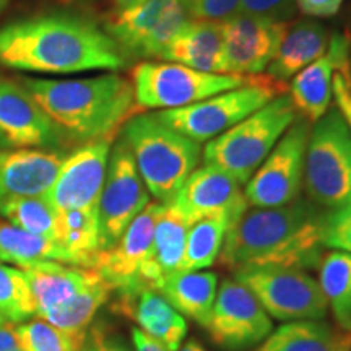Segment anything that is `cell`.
<instances>
[{
  "label": "cell",
  "mask_w": 351,
  "mask_h": 351,
  "mask_svg": "<svg viewBox=\"0 0 351 351\" xmlns=\"http://www.w3.org/2000/svg\"><path fill=\"white\" fill-rule=\"evenodd\" d=\"M122 137L129 143L148 192L160 204H169L199 166L200 143L169 129L155 114L132 116Z\"/></svg>",
  "instance_id": "obj_4"
},
{
  "label": "cell",
  "mask_w": 351,
  "mask_h": 351,
  "mask_svg": "<svg viewBox=\"0 0 351 351\" xmlns=\"http://www.w3.org/2000/svg\"><path fill=\"white\" fill-rule=\"evenodd\" d=\"M62 163L64 155L59 150H0V202L46 197Z\"/></svg>",
  "instance_id": "obj_19"
},
{
  "label": "cell",
  "mask_w": 351,
  "mask_h": 351,
  "mask_svg": "<svg viewBox=\"0 0 351 351\" xmlns=\"http://www.w3.org/2000/svg\"><path fill=\"white\" fill-rule=\"evenodd\" d=\"M160 59L207 73H226L223 23L189 20Z\"/></svg>",
  "instance_id": "obj_22"
},
{
  "label": "cell",
  "mask_w": 351,
  "mask_h": 351,
  "mask_svg": "<svg viewBox=\"0 0 351 351\" xmlns=\"http://www.w3.org/2000/svg\"><path fill=\"white\" fill-rule=\"evenodd\" d=\"M238 221L230 213L202 218L189 226L181 270H204L218 261L226 232Z\"/></svg>",
  "instance_id": "obj_30"
},
{
  "label": "cell",
  "mask_w": 351,
  "mask_h": 351,
  "mask_svg": "<svg viewBox=\"0 0 351 351\" xmlns=\"http://www.w3.org/2000/svg\"><path fill=\"white\" fill-rule=\"evenodd\" d=\"M326 26L315 20L302 19L288 26L280 49L269 67L267 75L276 82H287L302 69L322 57L328 49Z\"/></svg>",
  "instance_id": "obj_24"
},
{
  "label": "cell",
  "mask_w": 351,
  "mask_h": 351,
  "mask_svg": "<svg viewBox=\"0 0 351 351\" xmlns=\"http://www.w3.org/2000/svg\"><path fill=\"white\" fill-rule=\"evenodd\" d=\"M116 138L82 143L75 152L64 158L54 186L46 195L57 212L78 208L98 210L109 155Z\"/></svg>",
  "instance_id": "obj_16"
},
{
  "label": "cell",
  "mask_w": 351,
  "mask_h": 351,
  "mask_svg": "<svg viewBox=\"0 0 351 351\" xmlns=\"http://www.w3.org/2000/svg\"><path fill=\"white\" fill-rule=\"evenodd\" d=\"M239 13L287 21L296 13V0H241Z\"/></svg>",
  "instance_id": "obj_38"
},
{
  "label": "cell",
  "mask_w": 351,
  "mask_h": 351,
  "mask_svg": "<svg viewBox=\"0 0 351 351\" xmlns=\"http://www.w3.org/2000/svg\"><path fill=\"white\" fill-rule=\"evenodd\" d=\"M333 96L341 116L351 130V67L350 62L339 69L333 75Z\"/></svg>",
  "instance_id": "obj_39"
},
{
  "label": "cell",
  "mask_w": 351,
  "mask_h": 351,
  "mask_svg": "<svg viewBox=\"0 0 351 351\" xmlns=\"http://www.w3.org/2000/svg\"><path fill=\"white\" fill-rule=\"evenodd\" d=\"M2 322H8V320H7V319H3L2 315H0V324H2Z\"/></svg>",
  "instance_id": "obj_47"
},
{
  "label": "cell",
  "mask_w": 351,
  "mask_h": 351,
  "mask_svg": "<svg viewBox=\"0 0 351 351\" xmlns=\"http://www.w3.org/2000/svg\"><path fill=\"white\" fill-rule=\"evenodd\" d=\"M156 291H160L179 314L207 328L217 300L218 276L205 270H179L165 276Z\"/></svg>",
  "instance_id": "obj_25"
},
{
  "label": "cell",
  "mask_w": 351,
  "mask_h": 351,
  "mask_svg": "<svg viewBox=\"0 0 351 351\" xmlns=\"http://www.w3.org/2000/svg\"><path fill=\"white\" fill-rule=\"evenodd\" d=\"M83 351H130L121 337L112 335L103 327L96 326L86 333Z\"/></svg>",
  "instance_id": "obj_40"
},
{
  "label": "cell",
  "mask_w": 351,
  "mask_h": 351,
  "mask_svg": "<svg viewBox=\"0 0 351 351\" xmlns=\"http://www.w3.org/2000/svg\"><path fill=\"white\" fill-rule=\"evenodd\" d=\"M165 204L150 202L114 247L99 251L93 270L112 288V293H134L142 288L156 289L161 282L153 263L155 226Z\"/></svg>",
  "instance_id": "obj_10"
},
{
  "label": "cell",
  "mask_w": 351,
  "mask_h": 351,
  "mask_svg": "<svg viewBox=\"0 0 351 351\" xmlns=\"http://www.w3.org/2000/svg\"><path fill=\"white\" fill-rule=\"evenodd\" d=\"M57 243L69 256L73 265L93 269L99 254V219L98 210H64L59 212Z\"/></svg>",
  "instance_id": "obj_28"
},
{
  "label": "cell",
  "mask_w": 351,
  "mask_h": 351,
  "mask_svg": "<svg viewBox=\"0 0 351 351\" xmlns=\"http://www.w3.org/2000/svg\"><path fill=\"white\" fill-rule=\"evenodd\" d=\"M21 270L32 288L36 317H44L51 311L64 306L99 276L93 269L54 261L29 263Z\"/></svg>",
  "instance_id": "obj_23"
},
{
  "label": "cell",
  "mask_w": 351,
  "mask_h": 351,
  "mask_svg": "<svg viewBox=\"0 0 351 351\" xmlns=\"http://www.w3.org/2000/svg\"><path fill=\"white\" fill-rule=\"evenodd\" d=\"M65 140L23 86L0 75V150H59Z\"/></svg>",
  "instance_id": "obj_15"
},
{
  "label": "cell",
  "mask_w": 351,
  "mask_h": 351,
  "mask_svg": "<svg viewBox=\"0 0 351 351\" xmlns=\"http://www.w3.org/2000/svg\"><path fill=\"white\" fill-rule=\"evenodd\" d=\"M343 0H296V8L307 16L315 19H328L337 15Z\"/></svg>",
  "instance_id": "obj_41"
},
{
  "label": "cell",
  "mask_w": 351,
  "mask_h": 351,
  "mask_svg": "<svg viewBox=\"0 0 351 351\" xmlns=\"http://www.w3.org/2000/svg\"><path fill=\"white\" fill-rule=\"evenodd\" d=\"M302 184L307 197L327 212L351 205V130L339 109L311 129Z\"/></svg>",
  "instance_id": "obj_6"
},
{
  "label": "cell",
  "mask_w": 351,
  "mask_h": 351,
  "mask_svg": "<svg viewBox=\"0 0 351 351\" xmlns=\"http://www.w3.org/2000/svg\"><path fill=\"white\" fill-rule=\"evenodd\" d=\"M252 351H351V332L324 320H291L271 330Z\"/></svg>",
  "instance_id": "obj_26"
},
{
  "label": "cell",
  "mask_w": 351,
  "mask_h": 351,
  "mask_svg": "<svg viewBox=\"0 0 351 351\" xmlns=\"http://www.w3.org/2000/svg\"><path fill=\"white\" fill-rule=\"evenodd\" d=\"M234 73H207L179 64L140 62L132 70L138 109H178L234 90L256 78Z\"/></svg>",
  "instance_id": "obj_8"
},
{
  "label": "cell",
  "mask_w": 351,
  "mask_h": 351,
  "mask_svg": "<svg viewBox=\"0 0 351 351\" xmlns=\"http://www.w3.org/2000/svg\"><path fill=\"white\" fill-rule=\"evenodd\" d=\"M348 62L350 41L341 34H333L326 54L293 77L289 98L304 119L315 122L327 112L333 95V75Z\"/></svg>",
  "instance_id": "obj_20"
},
{
  "label": "cell",
  "mask_w": 351,
  "mask_h": 351,
  "mask_svg": "<svg viewBox=\"0 0 351 351\" xmlns=\"http://www.w3.org/2000/svg\"><path fill=\"white\" fill-rule=\"evenodd\" d=\"M319 285L341 330L351 332V254L324 252L319 262Z\"/></svg>",
  "instance_id": "obj_31"
},
{
  "label": "cell",
  "mask_w": 351,
  "mask_h": 351,
  "mask_svg": "<svg viewBox=\"0 0 351 351\" xmlns=\"http://www.w3.org/2000/svg\"><path fill=\"white\" fill-rule=\"evenodd\" d=\"M187 21L182 0H142L111 13L104 32L119 46L122 54L160 59Z\"/></svg>",
  "instance_id": "obj_11"
},
{
  "label": "cell",
  "mask_w": 351,
  "mask_h": 351,
  "mask_svg": "<svg viewBox=\"0 0 351 351\" xmlns=\"http://www.w3.org/2000/svg\"><path fill=\"white\" fill-rule=\"evenodd\" d=\"M189 226L191 223L173 205H163L153 238V263L161 275V280L181 270Z\"/></svg>",
  "instance_id": "obj_32"
},
{
  "label": "cell",
  "mask_w": 351,
  "mask_h": 351,
  "mask_svg": "<svg viewBox=\"0 0 351 351\" xmlns=\"http://www.w3.org/2000/svg\"><path fill=\"white\" fill-rule=\"evenodd\" d=\"M15 332L23 351H83L85 345L83 339L70 335L39 317L15 326Z\"/></svg>",
  "instance_id": "obj_35"
},
{
  "label": "cell",
  "mask_w": 351,
  "mask_h": 351,
  "mask_svg": "<svg viewBox=\"0 0 351 351\" xmlns=\"http://www.w3.org/2000/svg\"><path fill=\"white\" fill-rule=\"evenodd\" d=\"M288 23L236 13L223 21L226 73L254 77L269 67L280 49Z\"/></svg>",
  "instance_id": "obj_17"
},
{
  "label": "cell",
  "mask_w": 351,
  "mask_h": 351,
  "mask_svg": "<svg viewBox=\"0 0 351 351\" xmlns=\"http://www.w3.org/2000/svg\"><path fill=\"white\" fill-rule=\"evenodd\" d=\"M124 65L125 56L104 28L75 13H43L0 26V67L78 73Z\"/></svg>",
  "instance_id": "obj_1"
},
{
  "label": "cell",
  "mask_w": 351,
  "mask_h": 351,
  "mask_svg": "<svg viewBox=\"0 0 351 351\" xmlns=\"http://www.w3.org/2000/svg\"><path fill=\"white\" fill-rule=\"evenodd\" d=\"M19 82L72 142L116 138L119 127L138 112L134 85L117 73L78 80L20 77Z\"/></svg>",
  "instance_id": "obj_3"
},
{
  "label": "cell",
  "mask_w": 351,
  "mask_h": 351,
  "mask_svg": "<svg viewBox=\"0 0 351 351\" xmlns=\"http://www.w3.org/2000/svg\"><path fill=\"white\" fill-rule=\"evenodd\" d=\"M8 2H10V0H0V13H2L3 8L8 5Z\"/></svg>",
  "instance_id": "obj_46"
},
{
  "label": "cell",
  "mask_w": 351,
  "mask_h": 351,
  "mask_svg": "<svg viewBox=\"0 0 351 351\" xmlns=\"http://www.w3.org/2000/svg\"><path fill=\"white\" fill-rule=\"evenodd\" d=\"M287 85L270 77H256L245 85L212 98L178 109L156 112L158 121L197 143L213 140L239 124L276 96L285 95Z\"/></svg>",
  "instance_id": "obj_7"
},
{
  "label": "cell",
  "mask_w": 351,
  "mask_h": 351,
  "mask_svg": "<svg viewBox=\"0 0 351 351\" xmlns=\"http://www.w3.org/2000/svg\"><path fill=\"white\" fill-rule=\"evenodd\" d=\"M232 278L249 288L271 319L322 320L327 315V300L307 270L287 267H247L232 271Z\"/></svg>",
  "instance_id": "obj_9"
},
{
  "label": "cell",
  "mask_w": 351,
  "mask_h": 351,
  "mask_svg": "<svg viewBox=\"0 0 351 351\" xmlns=\"http://www.w3.org/2000/svg\"><path fill=\"white\" fill-rule=\"evenodd\" d=\"M132 340H134L135 351H169L161 341L153 339L138 327L132 328Z\"/></svg>",
  "instance_id": "obj_42"
},
{
  "label": "cell",
  "mask_w": 351,
  "mask_h": 351,
  "mask_svg": "<svg viewBox=\"0 0 351 351\" xmlns=\"http://www.w3.org/2000/svg\"><path fill=\"white\" fill-rule=\"evenodd\" d=\"M0 351H23L16 337L15 326L10 322L0 324Z\"/></svg>",
  "instance_id": "obj_43"
},
{
  "label": "cell",
  "mask_w": 351,
  "mask_h": 351,
  "mask_svg": "<svg viewBox=\"0 0 351 351\" xmlns=\"http://www.w3.org/2000/svg\"><path fill=\"white\" fill-rule=\"evenodd\" d=\"M169 204L191 225L218 213H230L239 219L249 208L241 184L213 165H204L192 171Z\"/></svg>",
  "instance_id": "obj_18"
},
{
  "label": "cell",
  "mask_w": 351,
  "mask_h": 351,
  "mask_svg": "<svg viewBox=\"0 0 351 351\" xmlns=\"http://www.w3.org/2000/svg\"><path fill=\"white\" fill-rule=\"evenodd\" d=\"M350 67H351V46H350Z\"/></svg>",
  "instance_id": "obj_48"
},
{
  "label": "cell",
  "mask_w": 351,
  "mask_h": 351,
  "mask_svg": "<svg viewBox=\"0 0 351 351\" xmlns=\"http://www.w3.org/2000/svg\"><path fill=\"white\" fill-rule=\"evenodd\" d=\"M150 204V192L140 176L125 138L114 140L108 173L99 197V249L114 247L127 226Z\"/></svg>",
  "instance_id": "obj_12"
},
{
  "label": "cell",
  "mask_w": 351,
  "mask_h": 351,
  "mask_svg": "<svg viewBox=\"0 0 351 351\" xmlns=\"http://www.w3.org/2000/svg\"><path fill=\"white\" fill-rule=\"evenodd\" d=\"M207 330L219 348L244 351L265 340L274 324L251 289L238 280L225 278L218 285Z\"/></svg>",
  "instance_id": "obj_14"
},
{
  "label": "cell",
  "mask_w": 351,
  "mask_h": 351,
  "mask_svg": "<svg viewBox=\"0 0 351 351\" xmlns=\"http://www.w3.org/2000/svg\"><path fill=\"white\" fill-rule=\"evenodd\" d=\"M176 351H205V348L199 343V341L189 340L184 345L179 346V348L176 350Z\"/></svg>",
  "instance_id": "obj_44"
},
{
  "label": "cell",
  "mask_w": 351,
  "mask_h": 351,
  "mask_svg": "<svg viewBox=\"0 0 351 351\" xmlns=\"http://www.w3.org/2000/svg\"><path fill=\"white\" fill-rule=\"evenodd\" d=\"M0 315L13 326L36 317V304L25 271L0 262Z\"/></svg>",
  "instance_id": "obj_34"
},
{
  "label": "cell",
  "mask_w": 351,
  "mask_h": 351,
  "mask_svg": "<svg viewBox=\"0 0 351 351\" xmlns=\"http://www.w3.org/2000/svg\"><path fill=\"white\" fill-rule=\"evenodd\" d=\"M46 261L73 265L72 257L56 239L33 234L0 218V262L23 269L29 263Z\"/></svg>",
  "instance_id": "obj_27"
},
{
  "label": "cell",
  "mask_w": 351,
  "mask_h": 351,
  "mask_svg": "<svg viewBox=\"0 0 351 351\" xmlns=\"http://www.w3.org/2000/svg\"><path fill=\"white\" fill-rule=\"evenodd\" d=\"M0 218L33 234L57 241L59 212L47 197H23L0 202Z\"/></svg>",
  "instance_id": "obj_33"
},
{
  "label": "cell",
  "mask_w": 351,
  "mask_h": 351,
  "mask_svg": "<svg viewBox=\"0 0 351 351\" xmlns=\"http://www.w3.org/2000/svg\"><path fill=\"white\" fill-rule=\"evenodd\" d=\"M189 20L223 23L239 13L241 0H182Z\"/></svg>",
  "instance_id": "obj_37"
},
{
  "label": "cell",
  "mask_w": 351,
  "mask_h": 351,
  "mask_svg": "<svg viewBox=\"0 0 351 351\" xmlns=\"http://www.w3.org/2000/svg\"><path fill=\"white\" fill-rule=\"evenodd\" d=\"M322 217L298 199L283 207L247 208L226 232L218 261L232 271L247 267L311 270L324 256Z\"/></svg>",
  "instance_id": "obj_2"
},
{
  "label": "cell",
  "mask_w": 351,
  "mask_h": 351,
  "mask_svg": "<svg viewBox=\"0 0 351 351\" xmlns=\"http://www.w3.org/2000/svg\"><path fill=\"white\" fill-rule=\"evenodd\" d=\"M111 295L112 288L101 276H98L95 282L86 285L69 302L39 319L46 320V322L70 333V335L85 340L96 313L106 304Z\"/></svg>",
  "instance_id": "obj_29"
},
{
  "label": "cell",
  "mask_w": 351,
  "mask_h": 351,
  "mask_svg": "<svg viewBox=\"0 0 351 351\" xmlns=\"http://www.w3.org/2000/svg\"><path fill=\"white\" fill-rule=\"evenodd\" d=\"M112 2L116 3L117 8H127V7L135 5V3L142 2V0H112Z\"/></svg>",
  "instance_id": "obj_45"
},
{
  "label": "cell",
  "mask_w": 351,
  "mask_h": 351,
  "mask_svg": "<svg viewBox=\"0 0 351 351\" xmlns=\"http://www.w3.org/2000/svg\"><path fill=\"white\" fill-rule=\"evenodd\" d=\"M320 239L326 249L351 254V205L324 213Z\"/></svg>",
  "instance_id": "obj_36"
},
{
  "label": "cell",
  "mask_w": 351,
  "mask_h": 351,
  "mask_svg": "<svg viewBox=\"0 0 351 351\" xmlns=\"http://www.w3.org/2000/svg\"><path fill=\"white\" fill-rule=\"evenodd\" d=\"M116 309L129 315L138 328L161 341L169 351L178 350L186 339V319L156 289L142 288L134 293H117Z\"/></svg>",
  "instance_id": "obj_21"
},
{
  "label": "cell",
  "mask_w": 351,
  "mask_h": 351,
  "mask_svg": "<svg viewBox=\"0 0 351 351\" xmlns=\"http://www.w3.org/2000/svg\"><path fill=\"white\" fill-rule=\"evenodd\" d=\"M311 122L301 117L285 132L270 155L245 184L249 207L274 208L300 199Z\"/></svg>",
  "instance_id": "obj_13"
},
{
  "label": "cell",
  "mask_w": 351,
  "mask_h": 351,
  "mask_svg": "<svg viewBox=\"0 0 351 351\" xmlns=\"http://www.w3.org/2000/svg\"><path fill=\"white\" fill-rule=\"evenodd\" d=\"M296 114L289 95L276 96L239 124L210 140L204 150V163L226 171L245 186L296 121Z\"/></svg>",
  "instance_id": "obj_5"
}]
</instances>
